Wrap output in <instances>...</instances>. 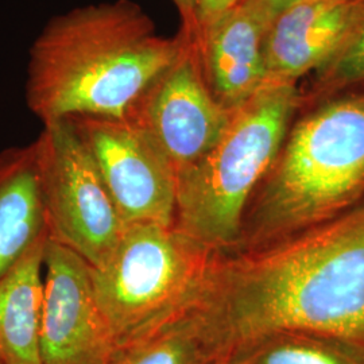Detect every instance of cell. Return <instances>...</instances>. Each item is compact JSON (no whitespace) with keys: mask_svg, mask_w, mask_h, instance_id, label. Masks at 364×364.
Segmentation results:
<instances>
[{"mask_svg":"<svg viewBox=\"0 0 364 364\" xmlns=\"http://www.w3.org/2000/svg\"><path fill=\"white\" fill-rule=\"evenodd\" d=\"M364 0H299L278 14L264 38L267 87L297 85L314 73L347 37Z\"/></svg>","mask_w":364,"mask_h":364,"instance_id":"10","label":"cell"},{"mask_svg":"<svg viewBox=\"0 0 364 364\" xmlns=\"http://www.w3.org/2000/svg\"><path fill=\"white\" fill-rule=\"evenodd\" d=\"M34 142L49 239L100 269L126 224L93 156L68 119L43 124Z\"/></svg>","mask_w":364,"mask_h":364,"instance_id":"6","label":"cell"},{"mask_svg":"<svg viewBox=\"0 0 364 364\" xmlns=\"http://www.w3.org/2000/svg\"><path fill=\"white\" fill-rule=\"evenodd\" d=\"M43 262L41 362L111 364L119 347L96 299L91 266L49 236Z\"/></svg>","mask_w":364,"mask_h":364,"instance_id":"9","label":"cell"},{"mask_svg":"<svg viewBox=\"0 0 364 364\" xmlns=\"http://www.w3.org/2000/svg\"><path fill=\"white\" fill-rule=\"evenodd\" d=\"M234 112L210 90L198 45L185 39L180 57L156 78L127 119L147 131L178 178L219 142Z\"/></svg>","mask_w":364,"mask_h":364,"instance_id":"8","label":"cell"},{"mask_svg":"<svg viewBox=\"0 0 364 364\" xmlns=\"http://www.w3.org/2000/svg\"><path fill=\"white\" fill-rule=\"evenodd\" d=\"M126 225H174L177 173L156 141L131 119L75 117Z\"/></svg>","mask_w":364,"mask_h":364,"instance_id":"7","label":"cell"},{"mask_svg":"<svg viewBox=\"0 0 364 364\" xmlns=\"http://www.w3.org/2000/svg\"><path fill=\"white\" fill-rule=\"evenodd\" d=\"M215 254L176 225H126L105 266L91 267L96 299L117 347L189 312Z\"/></svg>","mask_w":364,"mask_h":364,"instance_id":"5","label":"cell"},{"mask_svg":"<svg viewBox=\"0 0 364 364\" xmlns=\"http://www.w3.org/2000/svg\"><path fill=\"white\" fill-rule=\"evenodd\" d=\"M364 84V9L335 53L313 75L311 97L318 102Z\"/></svg>","mask_w":364,"mask_h":364,"instance_id":"16","label":"cell"},{"mask_svg":"<svg viewBox=\"0 0 364 364\" xmlns=\"http://www.w3.org/2000/svg\"><path fill=\"white\" fill-rule=\"evenodd\" d=\"M0 364H3V363H1V362H0Z\"/></svg>","mask_w":364,"mask_h":364,"instance_id":"20","label":"cell"},{"mask_svg":"<svg viewBox=\"0 0 364 364\" xmlns=\"http://www.w3.org/2000/svg\"><path fill=\"white\" fill-rule=\"evenodd\" d=\"M270 22L237 0L203 39L200 52L209 87L228 109H236L263 88L264 38Z\"/></svg>","mask_w":364,"mask_h":364,"instance_id":"11","label":"cell"},{"mask_svg":"<svg viewBox=\"0 0 364 364\" xmlns=\"http://www.w3.org/2000/svg\"><path fill=\"white\" fill-rule=\"evenodd\" d=\"M48 236L0 277V362L3 364H42L39 326Z\"/></svg>","mask_w":364,"mask_h":364,"instance_id":"13","label":"cell"},{"mask_svg":"<svg viewBox=\"0 0 364 364\" xmlns=\"http://www.w3.org/2000/svg\"><path fill=\"white\" fill-rule=\"evenodd\" d=\"M185 38H168L131 0L88 4L50 19L33 42L26 102L43 124L75 117L127 119L180 57Z\"/></svg>","mask_w":364,"mask_h":364,"instance_id":"2","label":"cell"},{"mask_svg":"<svg viewBox=\"0 0 364 364\" xmlns=\"http://www.w3.org/2000/svg\"><path fill=\"white\" fill-rule=\"evenodd\" d=\"M37 144L0 153V277L48 236Z\"/></svg>","mask_w":364,"mask_h":364,"instance_id":"12","label":"cell"},{"mask_svg":"<svg viewBox=\"0 0 364 364\" xmlns=\"http://www.w3.org/2000/svg\"><path fill=\"white\" fill-rule=\"evenodd\" d=\"M364 200V90L343 91L291 124L252 197L239 246H262Z\"/></svg>","mask_w":364,"mask_h":364,"instance_id":"3","label":"cell"},{"mask_svg":"<svg viewBox=\"0 0 364 364\" xmlns=\"http://www.w3.org/2000/svg\"><path fill=\"white\" fill-rule=\"evenodd\" d=\"M237 0H197V18L200 26V46L209 30L215 26L221 16L228 13Z\"/></svg>","mask_w":364,"mask_h":364,"instance_id":"17","label":"cell"},{"mask_svg":"<svg viewBox=\"0 0 364 364\" xmlns=\"http://www.w3.org/2000/svg\"><path fill=\"white\" fill-rule=\"evenodd\" d=\"M181 18V33L183 38L195 42L200 48V26L197 18V0H171Z\"/></svg>","mask_w":364,"mask_h":364,"instance_id":"18","label":"cell"},{"mask_svg":"<svg viewBox=\"0 0 364 364\" xmlns=\"http://www.w3.org/2000/svg\"><path fill=\"white\" fill-rule=\"evenodd\" d=\"M257 9L270 23L274 18L299 0H242Z\"/></svg>","mask_w":364,"mask_h":364,"instance_id":"19","label":"cell"},{"mask_svg":"<svg viewBox=\"0 0 364 364\" xmlns=\"http://www.w3.org/2000/svg\"><path fill=\"white\" fill-rule=\"evenodd\" d=\"M224 347L188 312L154 333L117 350L111 364H216Z\"/></svg>","mask_w":364,"mask_h":364,"instance_id":"15","label":"cell"},{"mask_svg":"<svg viewBox=\"0 0 364 364\" xmlns=\"http://www.w3.org/2000/svg\"><path fill=\"white\" fill-rule=\"evenodd\" d=\"M297 85L267 87L235 109L207 156L177 178L174 225L216 252L239 246L252 197L304 105Z\"/></svg>","mask_w":364,"mask_h":364,"instance_id":"4","label":"cell"},{"mask_svg":"<svg viewBox=\"0 0 364 364\" xmlns=\"http://www.w3.org/2000/svg\"><path fill=\"white\" fill-rule=\"evenodd\" d=\"M216 364H364V346L305 331H273L230 344Z\"/></svg>","mask_w":364,"mask_h":364,"instance_id":"14","label":"cell"},{"mask_svg":"<svg viewBox=\"0 0 364 364\" xmlns=\"http://www.w3.org/2000/svg\"><path fill=\"white\" fill-rule=\"evenodd\" d=\"M189 312L224 350L273 331L364 346V200L270 243L216 252Z\"/></svg>","mask_w":364,"mask_h":364,"instance_id":"1","label":"cell"}]
</instances>
